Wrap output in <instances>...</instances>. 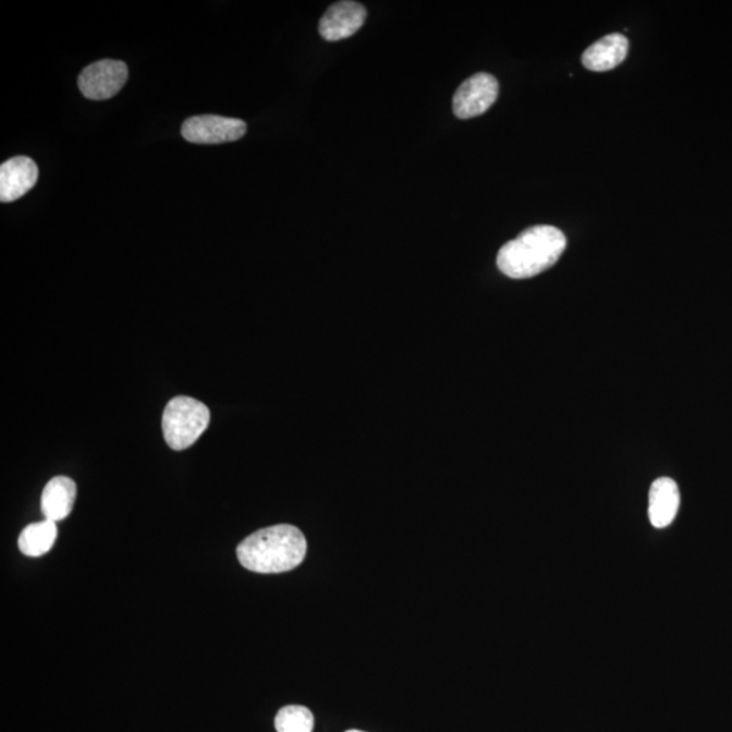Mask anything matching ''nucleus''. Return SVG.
Listing matches in <instances>:
<instances>
[{
  "mask_svg": "<svg viewBox=\"0 0 732 732\" xmlns=\"http://www.w3.org/2000/svg\"><path fill=\"white\" fill-rule=\"evenodd\" d=\"M565 246L568 240L557 227H530L499 249L498 269L510 279H530L552 268L562 257Z\"/></svg>",
  "mask_w": 732,
  "mask_h": 732,
  "instance_id": "nucleus-2",
  "label": "nucleus"
},
{
  "mask_svg": "<svg viewBox=\"0 0 732 732\" xmlns=\"http://www.w3.org/2000/svg\"><path fill=\"white\" fill-rule=\"evenodd\" d=\"M498 93L499 85L496 77L479 72L457 88L453 97V112L462 120L478 118L496 103Z\"/></svg>",
  "mask_w": 732,
  "mask_h": 732,
  "instance_id": "nucleus-5",
  "label": "nucleus"
},
{
  "mask_svg": "<svg viewBox=\"0 0 732 732\" xmlns=\"http://www.w3.org/2000/svg\"><path fill=\"white\" fill-rule=\"evenodd\" d=\"M274 725L277 732H313L314 715L307 707L288 706L277 713Z\"/></svg>",
  "mask_w": 732,
  "mask_h": 732,
  "instance_id": "nucleus-13",
  "label": "nucleus"
},
{
  "mask_svg": "<svg viewBox=\"0 0 732 732\" xmlns=\"http://www.w3.org/2000/svg\"><path fill=\"white\" fill-rule=\"evenodd\" d=\"M246 122L221 115H196L183 122L182 136L193 144H223L246 135Z\"/></svg>",
  "mask_w": 732,
  "mask_h": 732,
  "instance_id": "nucleus-6",
  "label": "nucleus"
},
{
  "mask_svg": "<svg viewBox=\"0 0 732 732\" xmlns=\"http://www.w3.org/2000/svg\"><path fill=\"white\" fill-rule=\"evenodd\" d=\"M680 491L673 479L659 478L648 493V517L658 529L673 523L680 509Z\"/></svg>",
  "mask_w": 732,
  "mask_h": 732,
  "instance_id": "nucleus-9",
  "label": "nucleus"
},
{
  "mask_svg": "<svg viewBox=\"0 0 732 732\" xmlns=\"http://www.w3.org/2000/svg\"><path fill=\"white\" fill-rule=\"evenodd\" d=\"M127 65L120 60H99L86 66L77 80L80 90L93 101H105L115 96L127 81Z\"/></svg>",
  "mask_w": 732,
  "mask_h": 732,
  "instance_id": "nucleus-4",
  "label": "nucleus"
},
{
  "mask_svg": "<svg viewBox=\"0 0 732 732\" xmlns=\"http://www.w3.org/2000/svg\"><path fill=\"white\" fill-rule=\"evenodd\" d=\"M38 180V168L35 160L27 157H15L0 168V202L13 203L35 187Z\"/></svg>",
  "mask_w": 732,
  "mask_h": 732,
  "instance_id": "nucleus-8",
  "label": "nucleus"
},
{
  "mask_svg": "<svg viewBox=\"0 0 732 732\" xmlns=\"http://www.w3.org/2000/svg\"><path fill=\"white\" fill-rule=\"evenodd\" d=\"M307 553L303 532L293 525H274L249 535L237 546L244 569L258 574H280L301 565Z\"/></svg>",
  "mask_w": 732,
  "mask_h": 732,
  "instance_id": "nucleus-1",
  "label": "nucleus"
},
{
  "mask_svg": "<svg viewBox=\"0 0 732 732\" xmlns=\"http://www.w3.org/2000/svg\"><path fill=\"white\" fill-rule=\"evenodd\" d=\"M347 732H363V731L352 730V731H347Z\"/></svg>",
  "mask_w": 732,
  "mask_h": 732,
  "instance_id": "nucleus-14",
  "label": "nucleus"
},
{
  "mask_svg": "<svg viewBox=\"0 0 732 732\" xmlns=\"http://www.w3.org/2000/svg\"><path fill=\"white\" fill-rule=\"evenodd\" d=\"M58 539V526L53 521L44 520L41 523L27 525L19 539L21 552L26 557L38 558L51 551Z\"/></svg>",
  "mask_w": 732,
  "mask_h": 732,
  "instance_id": "nucleus-12",
  "label": "nucleus"
},
{
  "mask_svg": "<svg viewBox=\"0 0 732 732\" xmlns=\"http://www.w3.org/2000/svg\"><path fill=\"white\" fill-rule=\"evenodd\" d=\"M630 42L619 33L602 37L582 54V64L587 70L603 72L615 69L629 54Z\"/></svg>",
  "mask_w": 732,
  "mask_h": 732,
  "instance_id": "nucleus-10",
  "label": "nucleus"
},
{
  "mask_svg": "<svg viewBox=\"0 0 732 732\" xmlns=\"http://www.w3.org/2000/svg\"><path fill=\"white\" fill-rule=\"evenodd\" d=\"M76 498L75 481L69 476H57L48 481L41 497V512L46 520L63 521L69 517Z\"/></svg>",
  "mask_w": 732,
  "mask_h": 732,
  "instance_id": "nucleus-11",
  "label": "nucleus"
},
{
  "mask_svg": "<svg viewBox=\"0 0 732 732\" xmlns=\"http://www.w3.org/2000/svg\"><path fill=\"white\" fill-rule=\"evenodd\" d=\"M366 20V9L357 2L331 4L319 22V33L326 41H340L352 37L362 29Z\"/></svg>",
  "mask_w": 732,
  "mask_h": 732,
  "instance_id": "nucleus-7",
  "label": "nucleus"
},
{
  "mask_svg": "<svg viewBox=\"0 0 732 732\" xmlns=\"http://www.w3.org/2000/svg\"><path fill=\"white\" fill-rule=\"evenodd\" d=\"M209 423L210 412L203 402L191 396L171 399L162 418L164 441L174 451H185L204 435Z\"/></svg>",
  "mask_w": 732,
  "mask_h": 732,
  "instance_id": "nucleus-3",
  "label": "nucleus"
}]
</instances>
